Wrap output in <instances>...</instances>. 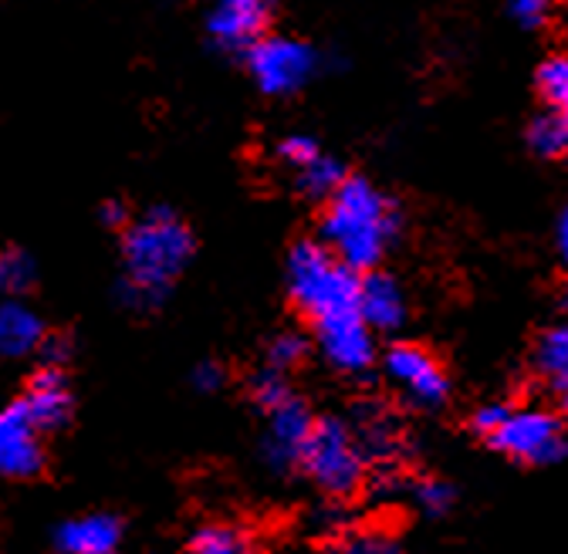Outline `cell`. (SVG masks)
I'll use <instances>...</instances> for the list:
<instances>
[{"label": "cell", "instance_id": "31", "mask_svg": "<svg viewBox=\"0 0 568 554\" xmlns=\"http://www.w3.org/2000/svg\"><path fill=\"white\" fill-rule=\"evenodd\" d=\"M125 217H129V214H125V206H122V203H109L105 211H102V220H105V224H112V227H122V224H125Z\"/></svg>", "mask_w": 568, "mask_h": 554}, {"label": "cell", "instance_id": "23", "mask_svg": "<svg viewBox=\"0 0 568 554\" xmlns=\"http://www.w3.org/2000/svg\"><path fill=\"white\" fill-rule=\"evenodd\" d=\"M538 89L548 105L568 112V54H551L538 68Z\"/></svg>", "mask_w": 568, "mask_h": 554}, {"label": "cell", "instance_id": "3", "mask_svg": "<svg viewBox=\"0 0 568 554\" xmlns=\"http://www.w3.org/2000/svg\"><path fill=\"white\" fill-rule=\"evenodd\" d=\"M359 277L325 244L302 240L288 257V295L312 325L359 311Z\"/></svg>", "mask_w": 568, "mask_h": 554}, {"label": "cell", "instance_id": "9", "mask_svg": "<svg viewBox=\"0 0 568 554\" xmlns=\"http://www.w3.org/2000/svg\"><path fill=\"white\" fill-rule=\"evenodd\" d=\"M315 328V341L318 352L325 356V362L338 372H366L376 362V341H373V328L366 325V318L359 311L312 325Z\"/></svg>", "mask_w": 568, "mask_h": 554}, {"label": "cell", "instance_id": "6", "mask_svg": "<svg viewBox=\"0 0 568 554\" xmlns=\"http://www.w3.org/2000/svg\"><path fill=\"white\" fill-rule=\"evenodd\" d=\"M247 68L261 92L292 95L305 89L318 72V54L312 44L295 38H257L247 48Z\"/></svg>", "mask_w": 568, "mask_h": 554}, {"label": "cell", "instance_id": "27", "mask_svg": "<svg viewBox=\"0 0 568 554\" xmlns=\"http://www.w3.org/2000/svg\"><path fill=\"white\" fill-rule=\"evenodd\" d=\"M28 281H31V264H28V257H21V254L0 257V288L24 291Z\"/></svg>", "mask_w": 568, "mask_h": 554}, {"label": "cell", "instance_id": "25", "mask_svg": "<svg viewBox=\"0 0 568 554\" xmlns=\"http://www.w3.org/2000/svg\"><path fill=\"white\" fill-rule=\"evenodd\" d=\"M251 396H254L257 409H261V412H267V409L281 406L284 399H292L295 392H292L288 379H284L277 369H267V372H261V376L254 379V386H251Z\"/></svg>", "mask_w": 568, "mask_h": 554}, {"label": "cell", "instance_id": "22", "mask_svg": "<svg viewBox=\"0 0 568 554\" xmlns=\"http://www.w3.org/2000/svg\"><path fill=\"white\" fill-rule=\"evenodd\" d=\"M413 501L423 514H430V517H444L454 501H457V491H454V483L440 480V476H423L413 483Z\"/></svg>", "mask_w": 568, "mask_h": 554}, {"label": "cell", "instance_id": "21", "mask_svg": "<svg viewBox=\"0 0 568 554\" xmlns=\"http://www.w3.org/2000/svg\"><path fill=\"white\" fill-rule=\"evenodd\" d=\"M355 437H359V447L366 453V460H393L396 450H399V433L389 420H379V416H373V420H366L359 430H355Z\"/></svg>", "mask_w": 568, "mask_h": 554}, {"label": "cell", "instance_id": "1", "mask_svg": "<svg viewBox=\"0 0 568 554\" xmlns=\"http://www.w3.org/2000/svg\"><path fill=\"white\" fill-rule=\"evenodd\" d=\"M193 257L190 227L170 211H150L125 224L122 234V298L135 308H153Z\"/></svg>", "mask_w": 568, "mask_h": 554}, {"label": "cell", "instance_id": "2", "mask_svg": "<svg viewBox=\"0 0 568 554\" xmlns=\"http://www.w3.org/2000/svg\"><path fill=\"white\" fill-rule=\"evenodd\" d=\"M396 224V206L386 193H379L363 176H345L342 186L328 196L322 237L325 247L352 270H373L383 260Z\"/></svg>", "mask_w": 568, "mask_h": 554}, {"label": "cell", "instance_id": "30", "mask_svg": "<svg viewBox=\"0 0 568 554\" xmlns=\"http://www.w3.org/2000/svg\"><path fill=\"white\" fill-rule=\"evenodd\" d=\"M224 369L217 366V362H200L196 369H193V386L200 389V392H217L221 386H224Z\"/></svg>", "mask_w": 568, "mask_h": 554}, {"label": "cell", "instance_id": "4", "mask_svg": "<svg viewBox=\"0 0 568 554\" xmlns=\"http://www.w3.org/2000/svg\"><path fill=\"white\" fill-rule=\"evenodd\" d=\"M366 463L369 460L355 430L338 416H325V420H315L298 466L325 497L345 501L363 488Z\"/></svg>", "mask_w": 568, "mask_h": 554}, {"label": "cell", "instance_id": "32", "mask_svg": "<svg viewBox=\"0 0 568 554\" xmlns=\"http://www.w3.org/2000/svg\"><path fill=\"white\" fill-rule=\"evenodd\" d=\"M558 250H561V257L568 260V206H565V214H561V220H558Z\"/></svg>", "mask_w": 568, "mask_h": 554}, {"label": "cell", "instance_id": "20", "mask_svg": "<svg viewBox=\"0 0 568 554\" xmlns=\"http://www.w3.org/2000/svg\"><path fill=\"white\" fill-rule=\"evenodd\" d=\"M298 179H302V189L308 193V196H315V199H328L338 186H342V179H345V170H342V163H335V160H328V156H315L308 166H302L298 170Z\"/></svg>", "mask_w": 568, "mask_h": 554}, {"label": "cell", "instance_id": "26", "mask_svg": "<svg viewBox=\"0 0 568 554\" xmlns=\"http://www.w3.org/2000/svg\"><path fill=\"white\" fill-rule=\"evenodd\" d=\"M318 153H322V150L315 146V138H308V135H288V138H284V143L277 146L281 163H288L292 170L308 166Z\"/></svg>", "mask_w": 568, "mask_h": 554}, {"label": "cell", "instance_id": "12", "mask_svg": "<svg viewBox=\"0 0 568 554\" xmlns=\"http://www.w3.org/2000/svg\"><path fill=\"white\" fill-rule=\"evenodd\" d=\"M21 402L41 433L64 430L71 420V409H75V399H71V386L61 366H44L41 372H34Z\"/></svg>", "mask_w": 568, "mask_h": 554}, {"label": "cell", "instance_id": "7", "mask_svg": "<svg viewBox=\"0 0 568 554\" xmlns=\"http://www.w3.org/2000/svg\"><path fill=\"white\" fill-rule=\"evenodd\" d=\"M264 420H267V427H264L261 453H264L267 466L277 470V473L298 470L302 450H305L308 433L315 427V416L308 412V406L298 396H292V399H284L281 406L267 409Z\"/></svg>", "mask_w": 568, "mask_h": 554}, {"label": "cell", "instance_id": "16", "mask_svg": "<svg viewBox=\"0 0 568 554\" xmlns=\"http://www.w3.org/2000/svg\"><path fill=\"white\" fill-rule=\"evenodd\" d=\"M535 369L545 376L558 409L568 412V325H558L541 335L535 349Z\"/></svg>", "mask_w": 568, "mask_h": 554}, {"label": "cell", "instance_id": "13", "mask_svg": "<svg viewBox=\"0 0 568 554\" xmlns=\"http://www.w3.org/2000/svg\"><path fill=\"white\" fill-rule=\"evenodd\" d=\"M125 527L115 514H82L58 524V554H119Z\"/></svg>", "mask_w": 568, "mask_h": 554}, {"label": "cell", "instance_id": "24", "mask_svg": "<svg viewBox=\"0 0 568 554\" xmlns=\"http://www.w3.org/2000/svg\"><path fill=\"white\" fill-rule=\"evenodd\" d=\"M305 356H308V341L298 331H284L267 345V366L277 372L295 369L298 362H305Z\"/></svg>", "mask_w": 568, "mask_h": 554}, {"label": "cell", "instance_id": "11", "mask_svg": "<svg viewBox=\"0 0 568 554\" xmlns=\"http://www.w3.org/2000/svg\"><path fill=\"white\" fill-rule=\"evenodd\" d=\"M271 0H217L206 14V31L221 48H251L264 38Z\"/></svg>", "mask_w": 568, "mask_h": 554}, {"label": "cell", "instance_id": "5", "mask_svg": "<svg viewBox=\"0 0 568 554\" xmlns=\"http://www.w3.org/2000/svg\"><path fill=\"white\" fill-rule=\"evenodd\" d=\"M487 443L494 450H501L505 456L531 466L555 463L568 450L558 416L548 409H511L505 416V423L487 437Z\"/></svg>", "mask_w": 568, "mask_h": 554}, {"label": "cell", "instance_id": "14", "mask_svg": "<svg viewBox=\"0 0 568 554\" xmlns=\"http://www.w3.org/2000/svg\"><path fill=\"white\" fill-rule=\"evenodd\" d=\"M41 315L24 301H0V359H28L44 341Z\"/></svg>", "mask_w": 568, "mask_h": 554}, {"label": "cell", "instance_id": "29", "mask_svg": "<svg viewBox=\"0 0 568 554\" xmlns=\"http://www.w3.org/2000/svg\"><path fill=\"white\" fill-rule=\"evenodd\" d=\"M511 14L525 24V28H538L548 21L551 14V0H511Z\"/></svg>", "mask_w": 568, "mask_h": 554}, {"label": "cell", "instance_id": "28", "mask_svg": "<svg viewBox=\"0 0 568 554\" xmlns=\"http://www.w3.org/2000/svg\"><path fill=\"white\" fill-rule=\"evenodd\" d=\"M511 412V406H505V402H487V406H480L474 416H470V430L477 433V437H490L497 427L505 423V416Z\"/></svg>", "mask_w": 568, "mask_h": 554}, {"label": "cell", "instance_id": "15", "mask_svg": "<svg viewBox=\"0 0 568 554\" xmlns=\"http://www.w3.org/2000/svg\"><path fill=\"white\" fill-rule=\"evenodd\" d=\"M359 315L379 331H396L406 321V295L389 274H369L359 285Z\"/></svg>", "mask_w": 568, "mask_h": 554}, {"label": "cell", "instance_id": "18", "mask_svg": "<svg viewBox=\"0 0 568 554\" xmlns=\"http://www.w3.org/2000/svg\"><path fill=\"white\" fill-rule=\"evenodd\" d=\"M325 554H403V547L383 527H345Z\"/></svg>", "mask_w": 568, "mask_h": 554}, {"label": "cell", "instance_id": "33", "mask_svg": "<svg viewBox=\"0 0 568 554\" xmlns=\"http://www.w3.org/2000/svg\"><path fill=\"white\" fill-rule=\"evenodd\" d=\"M565 119H568V112H565Z\"/></svg>", "mask_w": 568, "mask_h": 554}, {"label": "cell", "instance_id": "8", "mask_svg": "<svg viewBox=\"0 0 568 554\" xmlns=\"http://www.w3.org/2000/svg\"><path fill=\"white\" fill-rule=\"evenodd\" d=\"M44 470V443L24 402L0 409V476L31 480Z\"/></svg>", "mask_w": 568, "mask_h": 554}, {"label": "cell", "instance_id": "19", "mask_svg": "<svg viewBox=\"0 0 568 554\" xmlns=\"http://www.w3.org/2000/svg\"><path fill=\"white\" fill-rule=\"evenodd\" d=\"M528 143L538 156H548V160L565 156L568 153V119L555 115V112L538 115L528 129Z\"/></svg>", "mask_w": 568, "mask_h": 554}, {"label": "cell", "instance_id": "17", "mask_svg": "<svg viewBox=\"0 0 568 554\" xmlns=\"http://www.w3.org/2000/svg\"><path fill=\"white\" fill-rule=\"evenodd\" d=\"M251 534L237 524H224V521H213L196 527V534L186 544V554H251Z\"/></svg>", "mask_w": 568, "mask_h": 554}, {"label": "cell", "instance_id": "10", "mask_svg": "<svg viewBox=\"0 0 568 554\" xmlns=\"http://www.w3.org/2000/svg\"><path fill=\"white\" fill-rule=\"evenodd\" d=\"M386 376L419 406H440L450 392L444 366L419 345H393L386 352Z\"/></svg>", "mask_w": 568, "mask_h": 554}]
</instances>
